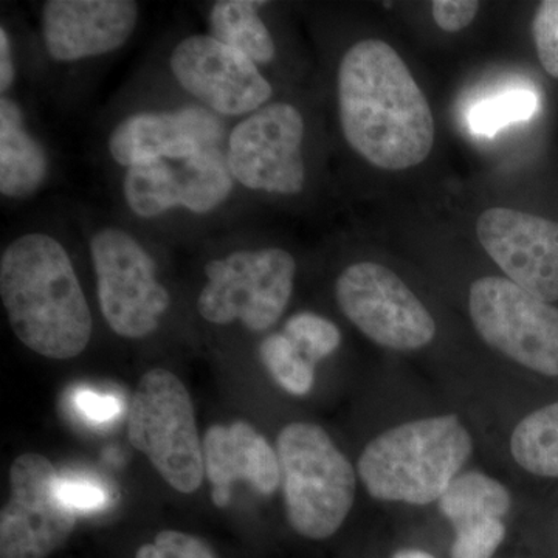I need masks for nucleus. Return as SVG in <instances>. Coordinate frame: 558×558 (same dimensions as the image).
Masks as SVG:
<instances>
[{
  "label": "nucleus",
  "mask_w": 558,
  "mask_h": 558,
  "mask_svg": "<svg viewBox=\"0 0 558 558\" xmlns=\"http://www.w3.org/2000/svg\"><path fill=\"white\" fill-rule=\"evenodd\" d=\"M233 182L226 157L219 149H208L185 159H161L130 168L123 194L128 207L140 218H159L171 209L208 215L229 199Z\"/></svg>",
  "instance_id": "13"
},
{
  "label": "nucleus",
  "mask_w": 558,
  "mask_h": 558,
  "mask_svg": "<svg viewBox=\"0 0 558 558\" xmlns=\"http://www.w3.org/2000/svg\"><path fill=\"white\" fill-rule=\"evenodd\" d=\"M336 295L349 322L380 347L414 351L435 339L432 314L388 267L352 264L337 279Z\"/></svg>",
  "instance_id": "10"
},
{
  "label": "nucleus",
  "mask_w": 558,
  "mask_h": 558,
  "mask_svg": "<svg viewBox=\"0 0 558 558\" xmlns=\"http://www.w3.org/2000/svg\"><path fill=\"white\" fill-rule=\"evenodd\" d=\"M480 11L476 0H435L433 20L444 32L457 33L468 28Z\"/></svg>",
  "instance_id": "30"
},
{
  "label": "nucleus",
  "mask_w": 558,
  "mask_h": 558,
  "mask_svg": "<svg viewBox=\"0 0 558 558\" xmlns=\"http://www.w3.org/2000/svg\"><path fill=\"white\" fill-rule=\"evenodd\" d=\"M16 78V69H14L13 47L9 32L5 27L0 28V92L5 97L7 92L13 86Z\"/></svg>",
  "instance_id": "31"
},
{
  "label": "nucleus",
  "mask_w": 558,
  "mask_h": 558,
  "mask_svg": "<svg viewBox=\"0 0 558 558\" xmlns=\"http://www.w3.org/2000/svg\"><path fill=\"white\" fill-rule=\"evenodd\" d=\"M438 505L457 532L480 521L502 520L512 499L508 488L497 480L480 472H465L451 481Z\"/></svg>",
  "instance_id": "20"
},
{
  "label": "nucleus",
  "mask_w": 558,
  "mask_h": 558,
  "mask_svg": "<svg viewBox=\"0 0 558 558\" xmlns=\"http://www.w3.org/2000/svg\"><path fill=\"white\" fill-rule=\"evenodd\" d=\"M304 119L289 102H270L250 113L230 132L227 167L252 191L293 196L306 182Z\"/></svg>",
  "instance_id": "9"
},
{
  "label": "nucleus",
  "mask_w": 558,
  "mask_h": 558,
  "mask_svg": "<svg viewBox=\"0 0 558 558\" xmlns=\"http://www.w3.org/2000/svg\"><path fill=\"white\" fill-rule=\"evenodd\" d=\"M132 446L172 488L194 494L205 476L204 442L189 389L171 371H148L131 400Z\"/></svg>",
  "instance_id": "5"
},
{
  "label": "nucleus",
  "mask_w": 558,
  "mask_h": 558,
  "mask_svg": "<svg viewBox=\"0 0 558 558\" xmlns=\"http://www.w3.org/2000/svg\"><path fill=\"white\" fill-rule=\"evenodd\" d=\"M277 453L290 526L312 539L336 534L354 505L351 462L328 433L311 422L282 428Z\"/></svg>",
  "instance_id": "4"
},
{
  "label": "nucleus",
  "mask_w": 558,
  "mask_h": 558,
  "mask_svg": "<svg viewBox=\"0 0 558 558\" xmlns=\"http://www.w3.org/2000/svg\"><path fill=\"white\" fill-rule=\"evenodd\" d=\"M295 274L296 263L288 250H236L205 266L207 284L197 311L211 325L240 322L252 332H264L288 310Z\"/></svg>",
  "instance_id": "6"
},
{
  "label": "nucleus",
  "mask_w": 558,
  "mask_h": 558,
  "mask_svg": "<svg viewBox=\"0 0 558 558\" xmlns=\"http://www.w3.org/2000/svg\"><path fill=\"white\" fill-rule=\"evenodd\" d=\"M395 558H435V557L429 556V554L424 553V550L405 549V550H400V553L396 554Z\"/></svg>",
  "instance_id": "32"
},
{
  "label": "nucleus",
  "mask_w": 558,
  "mask_h": 558,
  "mask_svg": "<svg viewBox=\"0 0 558 558\" xmlns=\"http://www.w3.org/2000/svg\"><path fill=\"white\" fill-rule=\"evenodd\" d=\"M510 450L527 472L558 478V402L524 417L513 429Z\"/></svg>",
  "instance_id": "21"
},
{
  "label": "nucleus",
  "mask_w": 558,
  "mask_h": 558,
  "mask_svg": "<svg viewBox=\"0 0 558 558\" xmlns=\"http://www.w3.org/2000/svg\"><path fill=\"white\" fill-rule=\"evenodd\" d=\"M473 451L458 416L407 422L371 440L359 475L371 497L425 506L439 501Z\"/></svg>",
  "instance_id": "3"
},
{
  "label": "nucleus",
  "mask_w": 558,
  "mask_h": 558,
  "mask_svg": "<svg viewBox=\"0 0 558 558\" xmlns=\"http://www.w3.org/2000/svg\"><path fill=\"white\" fill-rule=\"evenodd\" d=\"M538 98L531 90H509L478 102L469 113L470 130L480 135L497 134L502 128L534 116Z\"/></svg>",
  "instance_id": "23"
},
{
  "label": "nucleus",
  "mask_w": 558,
  "mask_h": 558,
  "mask_svg": "<svg viewBox=\"0 0 558 558\" xmlns=\"http://www.w3.org/2000/svg\"><path fill=\"white\" fill-rule=\"evenodd\" d=\"M478 240L510 281L538 299L558 300V223L510 208L480 216Z\"/></svg>",
  "instance_id": "14"
},
{
  "label": "nucleus",
  "mask_w": 558,
  "mask_h": 558,
  "mask_svg": "<svg viewBox=\"0 0 558 558\" xmlns=\"http://www.w3.org/2000/svg\"><path fill=\"white\" fill-rule=\"evenodd\" d=\"M60 473L39 453L10 468V498L0 513V558H47L68 542L76 512L58 492Z\"/></svg>",
  "instance_id": "11"
},
{
  "label": "nucleus",
  "mask_w": 558,
  "mask_h": 558,
  "mask_svg": "<svg viewBox=\"0 0 558 558\" xmlns=\"http://www.w3.org/2000/svg\"><path fill=\"white\" fill-rule=\"evenodd\" d=\"M58 492L62 501L75 512H97L109 501L108 490L98 481L81 476H60Z\"/></svg>",
  "instance_id": "28"
},
{
  "label": "nucleus",
  "mask_w": 558,
  "mask_h": 558,
  "mask_svg": "<svg viewBox=\"0 0 558 558\" xmlns=\"http://www.w3.org/2000/svg\"><path fill=\"white\" fill-rule=\"evenodd\" d=\"M205 475L211 483V498L226 508L231 487L245 481L260 495H274L281 483L277 450L245 421L213 425L204 439Z\"/></svg>",
  "instance_id": "17"
},
{
  "label": "nucleus",
  "mask_w": 558,
  "mask_h": 558,
  "mask_svg": "<svg viewBox=\"0 0 558 558\" xmlns=\"http://www.w3.org/2000/svg\"><path fill=\"white\" fill-rule=\"evenodd\" d=\"M469 307L488 347L543 376H558V307L499 277L476 279Z\"/></svg>",
  "instance_id": "8"
},
{
  "label": "nucleus",
  "mask_w": 558,
  "mask_h": 558,
  "mask_svg": "<svg viewBox=\"0 0 558 558\" xmlns=\"http://www.w3.org/2000/svg\"><path fill=\"white\" fill-rule=\"evenodd\" d=\"M267 2L258 0H219L209 11L211 36L240 50L256 65L270 64L277 54L269 28L259 11Z\"/></svg>",
  "instance_id": "19"
},
{
  "label": "nucleus",
  "mask_w": 558,
  "mask_h": 558,
  "mask_svg": "<svg viewBox=\"0 0 558 558\" xmlns=\"http://www.w3.org/2000/svg\"><path fill=\"white\" fill-rule=\"evenodd\" d=\"M0 296L14 336L43 357L69 360L94 322L68 250L47 233L22 234L0 256Z\"/></svg>",
  "instance_id": "2"
},
{
  "label": "nucleus",
  "mask_w": 558,
  "mask_h": 558,
  "mask_svg": "<svg viewBox=\"0 0 558 558\" xmlns=\"http://www.w3.org/2000/svg\"><path fill=\"white\" fill-rule=\"evenodd\" d=\"M172 75L216 116H250L271 98V86L258 65L211 35L180 40L170 58Z\"/></svg>",
  "instance_id": "12"
},
{
  "label": "nucleus",
  "mask_w": 558,
  "mask_h": 558,
  "mask_svg": "<svg viewBox=\"0 0 558 558\" xmlns=\"http://www.w3.org/2000/svg\"><path fill=\"white\" fill-rule=\"evenodd\" d=\"M135 558H218L207 543L180 531H161L153 543L143 545Z\"/></svg>",
  "instance_id": "27"
},
{
  "label": "nucleus",
  "mask_w": 558,
  "mask_h": 558,
  "mask_svg": "<svg viewBox=\"0 0 558 558\" xmlns=\"http://www.w3.org/2000/svg\"><path fill=\"white\" fill-rule=\"evenodd\" d=\"M49 171L44 146L25 128L20 106L0 98V193L11 201L38 193Z\"/></svg>",
  "instance_id": "18"
},
{
  "label": "nucleus",
  "mask_w": 558,
  "mask_h": 558,
  "mask_svg": "<svg viewBox=\"0 0 558 558\" xmlns=\"http://www.w3.org/2000/svg\"><path fill=\"white\" fill-rule=\"evenodd\" d=\"M73 407L90 424L105 425L120 416L123 403L117 396L80 388L73 395Z\"/></svg>",
  "instance_id": "29"
},
{
  "label": "nucleus",
  "mask_w": 558,
  "mask_h": 558,
  "mask_svg": "<svg viewBox=\"0 0 558 558\" xmlns=\"http://www.w3.org/2000/svg\"><path fill=\"white\" fill-rule=\"evenodd\" d=\"M532 36L543 69L558 80V0L539 3L532 21Z\"/></svg>",
  "instance_id": "26"
},
{
  "label": "nucleus",
  "mask_w": 558,
  "mask_h": 558,
  "mask_svg": "<svg viewBox=\"0 0 558 558\" xmlns=\"http://www.w3.org/2000/svg\"><path fill=\"white\" fill-rule=\"evenodd\" d=\"M506 527L502 520L480 521L457 531L451 557L453 558H490L505 539Z\"/></svg>",
  "instance_id": "25"
},
{
  "label": "nucleus",
  "mask_w": 558,
  "mask_h": 558,
  "mask_svg": "<svg viewBox=\"0 0 558 558\" xmlns=\"http://www.w3.org/2000/svg\"><path fill=\"white\" fill-rule=\"evenodd\" d=\"M102 318L123 339L156 332L171 304L157 278L156 260L126 230L106 227L89 242Z\"/></svg>",
  "instance_id": "7"
},
{
  "label": "nucleus",
  "mask_w": 558,
  "mask_h": 558,
  "mask_svg": "<svg viewBox=\"0 0 558 558\" xmlns=\"http://www.w3.org/2000/svg\"><path fill=\"white\" fill-rule=\"evenodd\" d=\"M339 112L349 146L380 170H409L432 153L435 119L427 97L384 40H360L341 58Z\"/></svg>",
  "instance_id": "1"
},
{
  "label": "nucleus",
  "mask_w": 558,
  "mask_h": 558,
  "mask_svg": "<svg viewBox=\"0 0 558 558\" xmlns=\"http://www.w3.org/2000/svg\"><path fill=\"white\" fill-rule=\"evenodd\" d=\"M259 355L274 380L290 395L304 396L314 387V363L284 333H270L264 339Z\"/></svg>",
  "instance_id": "22"
},
{
  "label": "nucleus",
  "mask_w": 558,
  "mask_h": 558,
  "mask_svg": "<svg viewBox=\"0 0 558 558\" xmlns=\"http://www.w3.org/2000/svg\"><path fill=\"white\" fill-rule=\"evenodd\" d=\"M138 16L132 0H49L40 11V35L51 60H89L123 47Z\"/></svg>",
  "instance_id": "15"
},
{
  "label": "nucleus",
  "mask_w": 558,
  "mask_h": 558,
  "mask_svg": "<svg viewBox=\"0 0 558 558\" xmlns=\"http://www.w3.org/2000/svg\"><path fill=\"white\" fill-rule=\"evenodd\" d=\"M222 121L205 108L140 112L121 120L110 132V157L130 168L161 159H185L202 150L219 149Z\"/></svg>",
  "instance_id": "16"
},
{
  "label": "nucleus",
  "mask_w": 558,
  "mask_h": 558,
  "mask_svg": "<svg viewBox=\"0 0 558 558\" xmlns=\"http://www.w3.org/2000/svg\"><path fill=\"white\" fill-rule=\"evenodd\" d=\"M284 336L300 349L301 354L312 363L329 357L341 343L339 328L322 315L301 312L286 322Z\"/></svg>",
  "instance_id": "24"
}]
</instances>
